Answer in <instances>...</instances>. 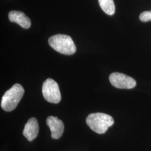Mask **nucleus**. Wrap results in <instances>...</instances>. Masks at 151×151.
<instances>
[{"mask_svg": "<svg viewBox=\"0 0 151 151\" xmlns=\"http://www.w3.org/2000/svg\"><path fill=\"white\" fill-rule=\"evenodd\" d=\"M114 123L109 115L101 113L90 114L86 118V123L91 129L98 134L105 133Z\"/></svg>", "mask_w": 151, "mask_h": 151, "instance_id": "nucleus-1", "label": "nucleus"}, {"mask_svg": "<svg viewBox=\"0 0 151 151\" xmlns=\"http://www.w3.org/2000/svg\"><path fill=\"white\" fill-rule=\"evenodd\" d=\"M21 85L16 83L6 92L1 99V106L6 111H11L17 107L24 93Z\"/></svg>", "mask_w": 151, "mask_h": 151, "instance_id": "nucleus-2", "label": "nucleus"}, {"mask_svg": "<svg viewBox=\"0 0 151 151\" xmlns=\"http://www.w3.org/2000/svg\"><path fill=\"white\" fill-rule=\"evenodd\" d=\"M49 45L61 54L72 55L76 51V47L70 37L65 34H57L49 38Z\"/></svg>", "mask_w": 151, "mask_h": 151, "instance_id": "nucleus-3", "label": "nucleus"}, {"mask_svg": "<svg viewBox=\"0 0 151 151\" xmlns=\"http://www.w3.org/2000/svg\"><path fill=\"white\" fill-rule=\"evenodd\" d=\"M42 93L44 99L49 103L58 104L61 100V95L58 83L52 78H48L44 82Z\"/></svg>", "mask_w": 151, "mask_h": 151, "instance_id": "nucleus-4", "label": "nucleus"}, {"mask_svg": "<svg viewBox=\"0 0 151 151\" xmlns=\"http://www.w3.org/2000/svg\"><path fill=\"white\" fill-rule=\"evenodd\" d=\"M109 80L113 86L121 89H131L136 86L134 79L121 73L115 72L109 76Z\"/></svg>", "mask_w": 151, "mask_h": 151, "instance_id": "nucleus-5", "label": "nucleus"}, {"mask_svg": "<svg viewBox=\"0 0 151 151\" xmlns=\"http://www.w3.org/2000/svg\"><path fill=\"white\" fill-rule=\"evenodd\" d=\"M47 124L51 132V137L53 139H58L63 134L65 126L63 122L57 117L49 116L47 119Z\"/></svg>", "mask_w": 151, "mask_h": 151, "instance_id": "nucleus-6", "label": "nucleus"}, {"mask_svg": "<svg viewBox=\"0 0 151 151\" xmlns=\"http://www.w3.org/2000/svg\"><path fill=\"white\" fill-rule=\"evenodd\" d=\"M22 133L29 142H32L37 137L39 133V124L35 118H32L28 120Z\"/></svg>", "mask_w": 151, "mask_h": 151, "instance_id": "nucleus-7", "label": "nucleus"}, {"mask_svg": "<svg viewBox=\"0 0 151 151\" xmlns=\"http://www.w3.org/2000/svg\"><path fill=\"white\" fill-rule=\"evenodd\" d=\"M9 19L10 22H16L24 29H29L31 26L30 19L22 11H10L9 13Z\"/></svg>", "mask_w": 151, "mask_h": 151, "instance_id": "nucleus-8", "label": "nucleus"}, {"mask_svg": "<svg viewBox=\"0 0 151 151\" xmlns=\"http://www.w3.org/2000/svg\"><path fill=\"white\" fill-rule=\"evenodd\" d=\"M99 5L104 12L108 15H113L115 11L113 0H98Z\"/></svg>", "mask_w": 151, "mask_h": 151, "instance_id": "nucleus-9", "label": "nucleus"}, {"mask_svg": "<svg viewBox=\"0 0 151 151\" xmlns=\"http://www.w3.org/2000/svg\"><path fill=\"white\" fill-rule=\"evenodd\" d=\"M139 19L142 22H147L151 20V11H144L139 16Z\"/></svg>", "mask_w": 151, "mask_h": 151, "instance_id": "nucleus-10", "label": "nucleus"}]
</instances>
